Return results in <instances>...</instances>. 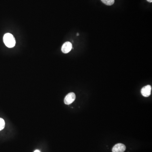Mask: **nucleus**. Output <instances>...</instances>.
Here are the masks:
<instances>
[{
  "mask_svg": "<svg viewBox=\"0 0 152 152\" xmlns=\"http://www.w3.org/2000/svg\"><path fill=\"white\" fill-rule=\"evenodd\" d=\"M151 86L150 85H147L145 86L141 89V92L142 95L145 97L150 96L151 94Z\"/></svg>",
  "mask_w": 152,
  "mask_h": 152,
  "instance_id": "obj_3",
  "label": "nucleus"
},
{
  "mask_svg": "<svg viewBox=\"0 0 152 152\" xmlns=\"http://www.w3.org/2000/svg\"><path fill=\"white\" fill-rule=\"evenodd\" d=\"M3 40L6 47L12 48L15 46L16 41L14 36L11 33H6L3 36Z\"/></svg>",
  "mask_w": 152,
  "mask_h": 152,
  "instance_id": "obj_1",
  "label": "nucleus"
},
{
  "mask_svg": "<svg viewBox=\"0 0 152 152\" xmlns=\"http://www.w3.org/2000/svg\"><path fill=\"white\" fill-rule=\"evenodd\" d=\"M106 5L111 6L114 3L115 0H101Z\"/></svg>",
  "mask_w": 152,
  "mask_h": 152,
  "instance_id": "obj_6",
  "label": "nucleus"
},
{
  "mask_svg": "<svg viewBox=\"0 0 152 152\" xmlns=\"http://www.w3.org/2000/svg\"><path fill=\"white\" fill-rule=\"evenodd\" d=\"M34 152H41L39 150H36L34 151Z\"/></svg>",
  "mask_w": 152,
  "mask_h": 152,
  "instance_id": "obj_8",
  "label": "nucleus"
},
{
  "mask_svg": "<svg viewBox=\"0 0 152 152\" xmlns=\"http://www.w3.org/2000/svg\"><path fill=\"white\" fill-rule=\"evenodd\" d=\"M76 99V95L74 93H70L66 95L65 98L64 103L66 105H70Z\"/></svg>",
  "mask_w": 152,
  "mask_h": 152,
  "instance_id": "obj_2",
  "label": "nucleus"
},
{
  "mask_svg": "<svg viewBox=\"0 0 152 152\" xmlns=\"http://www.w3.org/2000/svg\"><path fill=\"white\" fill-rule=\"evenodd\" d=\"M77 35H79V34H78V33H77Z\"/></svg>",
  "mask_w": 152,
  "mask_h": 152,
  "instance_id": "obj_10",
  "label": "nucleus"
},
{
  "mask_svg": "<svg viewBox=\"0 0 152 152\" xmlns=\"http://www.w3.org/2000/svg\"><path fill=\"white\" fill-rule=\"evenodd\" d=\"M5 125V123L4 120L2 118H0V131L4 129Z\"/></svg>",
  "mask_w": 152,
  "mask_h": 152,
  "instance_id": "obj_7",
  "label": "nucleus"
},
{
  "mask_svg": "<svg viewBox=\"0 0 152 152\" xmlns=\"http://www.w3.org/2000/svg\"><path fill=\"white\" fill-rule=\"evenodd\" d=\"M147 1L150 3H151L152 2V0H147Z\"/></svg>",
  "mask_w": 152,
  "mask_h": 152,
  "instance_id": "obj_9",
  "label": "nucleus"
},
{
  "mask_svg": "<svg viewBox=\"0 0 152 152\" xmlns=\"http://www.w3.org/2000/svg\"><path fill=\"white\" fill-rule=\"evenodd\" d=\"M126 149V147L124 145L118 143L115 145L112 149V152H124Z\"/></svg>",
  "mask_w": 152,
  "mask_h": 152,
  "instance_id": "obj_5",
  "label": "nucleus"
},
{
  "mask_svg": "<svg viewBox=\"0 0 152 152\" xmlns=\"http://www.w3.org/2000/svg\"><path fill=\"white\" fill-rule=\"evenodd\" d=\"M72 49V45L70 42H67L64 43L61 48V51L64 53H68Z\"/></svg>",
  "mask_w": 152,
  "mask_h": 152,
  "instance_id": "obj_4",
  "label": "nucleus"
}]
</instances>
